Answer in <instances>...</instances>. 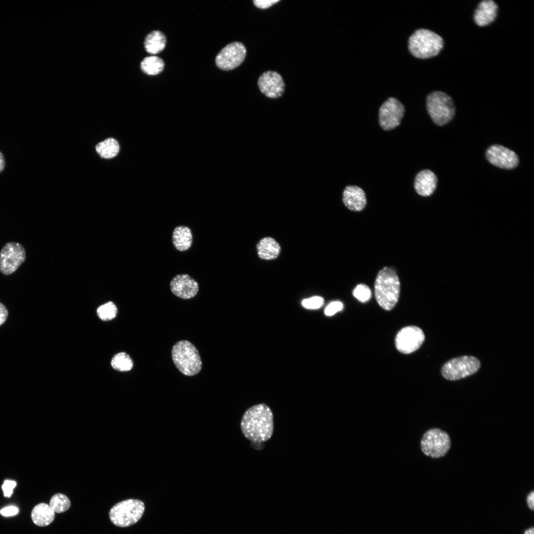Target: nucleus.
Here are the masks:
<instances>
[{"instance_id": "nucleus-31", "label": "nucleus", "mask_w": 534, "mask_h": 534, "mask_svg": "<svg viewBox=\"0 0 534 534\" xmlns=\"http://www.w3.org/2000/svg\"><path fill=\"white\" fill-rule=\"evenodd\" d=\"M16 486V482L15 481L8 480H5L2 486L4 496L6 497H10Z\"/></svg>"}, {"instance_id": "nucleus-36", "label": "nucleus", "mask_w": 534, "mask_h": 534, "mask_svg": "<svg viewBox=\"0 0 534 534\" xmlns=\"http://www.w3.org/2000/svg\"><path fill=\"white\" fill-rule=\"evenodd\" d=\"M5 165V160L2 153L0 151V173L4 169Z\"/></svg>"}, {"instance_id": "nucleus-18", "label": "nucleus", "mask_w": 534, "mask_h": 534, "mask_svg": "<svg viewBox=\"0 0 534 534\" xmlns=\"http://www.w3.org/2000/svg\"><path fill=\"white\" fill-rule=\"evenodd\" d=\"M498 6L493 1H482L475 10L474 19L479 26H485L492 22L497 14Z\"/></svg>"}, {"instance_id": "nucleus-11", "label": "nucleus", "mask_w": 534, "mask_h": 534, "mask_svg": "<svg viewBox=\"0 0 534 534\" xmlns=\"http://www.w3.org/2000/svg\"><path fill=\"white\" fill-rule=\"evenodd\" d=\"M246 49L243 44L238 42L230 43L224 47L216 58L217 66L223 70H231L244 61Z\"/></svg>"}, {"instance_id": "nucleus-15", "label": "nucleus", "mask_w": 534, "mask_h": 534, "mask_svg": "<svg viewBox=\"0 0 534 534\" xmlns=\"http://www.w3.org/2000/svg\"><path fill=\"white\" fill-rule=\"evenodd\" d=\"M170 288L176 296L182 299H190L195 297L198 291L197 282L187 274L176 275L171 281Z\"/></svg>"}, {"instance_id": "nucleus-30", "label": "nucleus", "mask_w": 534, "mask_h": 534, "mask_svg": "<svg viewBox=\"0 0 534 534\" xmlns=\"http://www.w3.org/2000/svg\"><path fill=\"white\" fill-rule=\"evenodd\" d=\"M343 309V304L340 301L330 303L325 308L324 313L327 316H332Z\"/></svg>"}, {"instance_id": "nucleus-8", "label": "nucleus", "mask_w": 534, "mask_h": 534, "mask_svg": "<svg viewBox=\"0 0 534 534\" xmlns=\"http://www.w3.org/2000/svg\"><path fill=\"white\" fill-rule=\"evenodd\" d=\"M481 366L480 360L473 356H464L452 358L443 366L441 373L446 379L454 381L476 372Z\"/></svg>"}, {"instance_id": "nucleus-24", "label": "nucleus", "mask_w": 534, "mask_h": 534, "mask_svg": "<svg viewBox=\"0 0 534 534\" xmlns=\"http://www.w3.org/2000/svg\"><path fill=\"white\" fill-rule=\"evenodd\" d=\"M164 67V62L160 57L152 55L144 58L140 63V68L145 74L156 75L160 73Z\"/></svg>"}, {"instance_id": "nucleus-29", "label": "nucleus", "mask_w": 534, "mask_h": 534, "mask_svg": "<svg viewBox=\"0 0 534 534\" xmlns=\"http://www.w3.org/2000/svg\"><path fill=\"white\" fill-rule=\"evenodd\" d=\"M324 299L320 296H314L304 299L302 302L303 307L308 309H317L323 306Z\"/></svg>"}, {"instance_id": "nucleus-4", "label": "nucleus", "mask_w": 534, "mask_h": 534, "mask_svg": "<svg viewBox=\"0 0 534 534\" xmlns=\"http://www.w3.org/2000/svg\"><path fill=\"white\" fill-rule=\"evenodd\" d=\"M172 356L176 367L185 375L193 376L201 370L202 363L198 351L188 341L176 343L172 350Z\"/></svg>"}, {"instance_id": "nucleus-6", "label": "nucleus", "mask_w": 534, "mask_h": 534, "mask_svg": "<svg viewBox=\"0 0 534 534\" xmlns=\"http://www.w3.org/2000/svg\"><path fill=\"white\" fill-rule=\"evenodd\" d=\"M145 509L144 503L138 499H129L114 505L109 516L111 522L119 527H127L135 524L142 517Z\"/></svg>"}, {"instance_id": "nucleus-32", "label": "nucleus", "mask_w": 534, "mask_h": 534, "mask_svg": "<svg viewBox=\"0 0 534 534\" xmlns=\"http://www.w3.org/2000/svg\"><path fill=\"white\" fill-rule=\"evenodd\" d=\"M253 1L256 7L262 9H266L278 2L279 0H254Z\"/></svg>"}, {"instance_id": "nucleus-35", "label": "nucleus", "mask_w": 534, "mask_h": 534, "mask_svg": "<svg viewBox=\"0 0 534 534\" xmlns=\"http://www.w3.org/2000/svg\"><path fill=\"white\" fill-rule=\"evenodd\" d=\"M534 491H532L529 493L527 497V502L529 508L533 510H534Z\"/></svg>"}, {"instance_id": "nucleus-9", "label": "nucleus", "mask_w": 534, "mask_h": 534, "mask_svg": "<svg viewBox=\"0 0 534 534\" xmlns=\"http://www.w3.org/2000/svg\"><path fill=\"white\" fill-rule=\"evenodd\" d=\"M25 251L19 243H7L0 252V271L4 275H9L15 271L24 262Z\"/></svg>"}, {"instance_id": "nucleus-26", "label": "nucleus", "mask_w": 534, "mask_h": 534, "mask_svg": "<svg viewBox=\"0 0 534 534\" xmlns=\"http://www.w3.org/2000/svg\"><path fill=\"white\" fill-rule=\"evenodd\" d=\"M49 505L54 512L61 513L65 512L70 508L71 503L66 495L61 493H57L51 497Z\"/></svg>"}, {"instance_id": "nucleus-28", "label": "nucleus", "mask_w": 534, "mask_h": 534, "mask_svg": "<svg viewBox=\"0 0 534 534\" xmlns=\"http://www.w3.org/2000/svg\"><path fill=\"white\" fill-rule=\"evenodd\" d=\"M353 294L360 302L365 303L371 298V291L366 285L360 284L355 288Z\"/></svg>"}, {"instance_id": "nucleus-33", "label": "nucleus", "mask_w": 534, "mask_h": 534, "mask_svg": "<svg viewBox=\"0 0 534 534\" xmlns=\"http://www.w3.org/2000/svg\"><path fill=\"white\" fill-rule=\"evenodd\" d=\"M18 512L19 510L18 508L14 506L6 507L0 511V514L6 517L16 515Z\"/></svg>"}, {"instance_id": "nucleus-23", "label": "nucleus", "mask_w": 534, "mask_h": 534, "mask_svg": "<svg viewBox=\"0 0 534 534\" xmlns=\"http://www.w3.org/2000/svg\"><path fill=\"white\" fill-rule=\"evenodd\" d=\"M98 155L103 158L110 159L118 153L120 146L118 142L113 138H108L98 143L95 146Z\"/></svg>"}, {"instance_id": "nucleus-37", "label": "nucleus", "mask_w": 534, "mask_h": 534, "mask_svg": "<svg viewBox=\"0 0 534 534\" xmlns=\"http://www.w3.org/2000/svg\"><path fill=\"white\" fill-rule=\"evenodd\" d=\"M534 528L533 527L532 528H530V529H529L527 530L525 532L524 534H534Z\"/></svg>"}, {"instance_id": "nucleus-2", "label": "nucleus", "mask_w": 534, "mask_h": 534, "mask_svg": "<svg viewBox=\"0 0 534 534\" xmlns=\"http://www.w3.org/2000/svg\"><path fill=\"white\" fill-rule=\"evenodd\" d=\"M400 292V282L396 271L386 267L378 272L374 284V292L379 305L387 311L397 304Z\"/></svg>"}, {"instance_id": "nucleus-34", "label": "nucleus", "mask_w": 534, "mask_h": 534, "mask_svg": "<svg viewBox=\"0 0 534 534\" xmlns=\"http://www.w3.org/2000/svg\"><path fill=\"white\" fill-rule=\"evenodd\" d=\"M8 316V311L6 307L0 302V326H1L6 320Z\"/></svg>"}, {"instance_id": "nucleus-22", "label": "nucleus", "mask_w": 534, "mask_h": 534, "mask_svg": "<svg viewBox=\"0 0 534 534\" xmlns=\"http://www.w3.org/2000/svg\"><path fill=\"white\" fill-rule=\"evenodd\" d=\"M166 38L161 31H153L145 37L144 45L146 51L155 54L162 51L165 47Z\"/></svg>"}, {"instance_id": "nucleus-25", "label": "nucleus", "mask_w": 534, "mask_h": 534, "mask_svg": "<svg viewBox=\"0 0 534 534\" xmlns=\"http://www.w3.org/2000/svg\"><path fill=\"white\" fill-rule=\"evenodd\" d=\"M112 367L120 372L129 371L134 366V362L130 356L125 352L116 354L111 360Z\"/></svg>"}, {"instance_id": "nucleus-7", "label": "nucleus", "mask_w": 534, "mask_h": 534, "mask_svg": "<svg viewBox=\"0 0 534 534\" xmlns=\"http://www.w3.org/2000/svg\"><path fill=\"white\" fill-rule=\"evenodd\" d=\"M421 449L426 456L433 458L445 456L451 447V439L447 432L438 428H431L423 434Z\"/></svg>"}, {"instance_id": "nucleus-19", "label": "nucleus", "mask_w": 534, "mask_h": 534, "mask_svg": "<svg viewBox=\"0 0 534 534\" xmlns=\"http://www.w3.org/2000/svg\"><path fill=\"white\" fill-rule=\"evenodd\" d=\"M193 241L191 229L185 225H179L174 230L172 234V242L175 248L181 252L188 250Z\"/></svg>"}, {"instance_id": "nucleus-17", "label": "nucleus", "mask_w": 534, "mask_h": 534, "mask_svg": "<svg viewBox=\"0 0 534 534\" xmlns=\"http://www.w3.org/2000/svg\"><path fill=\"white\" fill-rule=\"evenodd\" d=\"M437 182V177L432 171L424 170L420 171L416 176L414 186L419 195L429 196L435 190Z\"/></svg>"}, {"instance_id": "nucleus-1", "label": "nucleus", "mask_w": 534, "mask_h": 534, "mask_svg": "<svg viewBox=\"0 0 534 534\" xmlns=\"http://www.w3.org/2000/svg\"><path fill=\"white\" fill-rule=\"evenodd\" d=\"M240 427L244 436L253 443L268 440L273 431V417L270 408L265 403L250 407L242 416Z\"/></svg>"}, {"instance_id": "nucleus-10", "label": "nucleus", "mask_w": 534, "mask_h": 534, "mask_svg": "<svg viewBox=\"0 0 534 534\" xmlns=\"http://www.w3.org/2000/svg\"><path fill=\"white\" fill-rule=\"evenodd\" d=\"M404 112L403 105L397 99L390 97L381 106L379 112V122L384 130L389 131L398 127Z\"/></svg>"}, {"instance_id": "nucleus-3", "label": "nucleus", "mask_w": 534, "mask_h": 534, "mask_svg": "<svg viewBox=\"0 0 534 534\" xmlns=\"http://www.w3.org/2000/svg\"><path fill=\"white\" fill-rule=\"evenodd\" d=\"M443 45L444 41L441 37L425 29L417 30L408 40L409 51L418 58H428L438 55Z\"/></svg>"}, {"instance_id": "nucleus-12", "label": "nucleus", "mask_w": 534, "mask_h": 534, "mask_svg": "<svg viewBox=\"0 0 534 534\" xmlns=\"http://www.w3.org/2000/svg\"><path fill=\"white\" fill-rule=\"evenodd\" d=\"M424 340V334L419 327L409 326L402 328L398 333L395 344L400 352L409 354L419 349Z\"/></svg>"}, {"instance_id": "nucleus-16", "label": "nucleus", "mask_w": 534, "mask_h": 534, "mask_svg": "<svg viewBox=\"0 0 534 534\" xmlns=\"http://www.w3.org/2000/svg\"><path fill=\"white\" fill-rule=\"evenodd\" d=\"M342 201L349 209L356 212L362 210L367 202L364 191L356 185L346 187L343 192Z\"/></svg>"}, {"instance_id": "nucleus-21", "label": "nucleus", "mask_w": 534, "mask_h": 534, "mask_svg": "<svg viewBox=\"0 0 534 534\" xmlns=\"http://www.w3.org/2000/svg\"><path fill=\"white\" fill-rule=\"evenodd\" d=\"M259 257L264 260H272L279 255L281 248L273 238L267 237L261 239L257 245Z\"/></svg>"}, {"instance_id": "nucleus-27", "label": "nucleus", "mask_w": 534, "mask_h": 534, "mask_svg": "<svg viewBox=\"0 0 534 534\" xmlns=\"http://www.w3.org/2000/svg\"><path fill=\"white\" fill-rule=\"evenodd\" d=\"M117 313L118 309L116 306L111 301L100 306L96 310L97 316L103 321L113 319L116 316Z\"/></svg>"}, {"instance_id": "nucleus-14", "label": "nucleus", "mask_w": 534, "mask_h": 534, "mask_svg": "<svg viewBox=\"0 0 534 534\" xmlns=\"http://www.w3.org/2000/svg\"><path fill=\"white\" fill-rule=\"evenodd\" d=\"M258 85L261 92L271 98H278L284 91L285 84L281 76L275 71L264 72L259 78Z\"/></svg>"}, {"instance_id": "nucleus-20", "label": "nucleus", "mask_w": 534, "mask_h": 534, "mask_svg": "<svg viewBox=\"0 0 534 534\" xmlns=\"http://www.w3.org/2000/svg\"><path fill=\"white\" fill-rule=\"evenodd\" d=\"M33 522L40 527L50 524L55 518V512L49 505L41 503L36 505L31 512Z\"/></svg>"}, {"instance_id": "nucleus-13", "label": "nucleus", "mask_w": 534, "mask_h": 534, "mask_svg": "<svg viewBox=\"0 0 534 534\" xmlns=\"http://www.w3.org/2000/svg\"><path fill=\"white\" fill-rule=\"evenodd\" d=\"M488 161L493 165L504 169H512L519 164V159L513 151L498 144L490 146L486 152Z\"/></svg>"}, {"instance_id": "nucleus-5", "label": "nucleus", "mask_w": 534, "mask_h": 534, "mask_svg": "<svg viewBox=\"0 0 534 534\" xmlns=\"http://www.w3.org/2000/svg\"><path fill=\"white\" fill-rule=\"evenodd\" d=\"M426 107L433 121L440 126L449 123L455 115V108L452 98L442 91L430 93L427 97Z\"/></svg>"}]
</instances>
